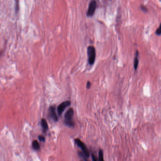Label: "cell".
Returning a JSON list of instances; mask_svg holds the SVG:
<instances>
[{
	"mask_svg": "<svg viewBox=\"0 0 161 161\" xmlns=\"http://www.w3.org/2000/svg\"><path fill=\"white\" fill-rule=\"evenodd\" d=\"M87 54L89 63L91 65L94 64L96 58V51L94 47L89 46L87 48Z\"/></svg>",
	"mask_w": 161,
	"mask_h": 161,
	"instance_id": "cell-2",
	"label": "cell"
},
{
	"mask_svg": "<svg viewBox=\"0 0 161 161\" xmlns=\"http://www.w3.org/2000/svg\"><path fill=\"white\" fill-rule=\"evenodd\" d=\"M99 161H104V158H103V152L102 150H100L99 151Z\"/></svg>",
	"mask_w": 161,
	"mask_h": 161,
	"instance_id": "cell-11",
	"label": "cell"
},
{
	"mask_svg": "<svg viewBox=\"0 0 161 161\" xmlns=\"http://www.w3.org/2000/svg\"><path fill=\"white\" fill-rule=\"evenodd\" d=\"M156 35L159 36L161 35V23L160 25L159 26V28L156 30V32H155Z\"/></svg>",
	"mask_w": 161,
	"mask_h": 161,
	"instance_id": "cell-12",
	"label": "cell"
},
{
	"mask_svg": "<svg viewBox=\"0 0 161 161\" xmlns=\"http://www.w3.org/2000/svg\"><path fill=\"white\" fill-rule=\"evenodd\" d=\"M139 52L138 51H136L135 53V56L134 59V68L135 70H136L138 68L139 65Z\"/></svg>",
	"mask_w": 161,
	"mask_h": 161,
	"instance_id": "cell-7",
	"label": "cell"
},
{
	"mask_svg": "<svg viewBox=\"0 0 161 161\" xmlns=\"http://www.w3.org/2000/svg\"><path fill=\"white\" fill-rule=\"evenodd\" d=\"M38 139H39V140L41 141L44 142L45 140V138L43 136H38Z\"/></svg>",
	"mask_w": 161,
	"mask_h": 161,
	"instance_id": "cell-14",
	"label": "cell"
},
{
	"mask_svg": "<svg viewBox=\"0 0 161 161\" xmlns=\"http://www.w3.org/2000/svg\"><path fill=\"white\" fill-rule=\"evenodd\" d=\"M97 7V3L95 1H92L89 4V8L87 11V15L89 17L93 15Z\"/></svg>",
	"mask_w": 161,
	"mask_h": 161,
	"instance_id": "cell-4",
	"label": "cell"
},
{
	"mask_svg": "<svg viewBox=\"0 0 161 161\" xmlns=\"http://www.w3.org/2000/svg\"><path fill=\"white\" fill-rule=\"evenodd\" d=\"M32 147L34 150H39L40 148L39 142L37 140H33L32 143Z\"/></svg>",
	"mask_w": 161,
	"mask_h": 161,
	"instance_id": "cell-9",
	"label": "cell"
},
{
	"mask_svg": "<svg viewBox=\"0 0 161 161\" xmlns=\"http://www.w3.org/2000/svg\"><path fill=\"white\" fill-rule=\"evenodd\" d=\"M140 8L141 9L142 11H143V12H144L147 13V11H148V9H147V8L145 6L143 5V4H142V5H140Z\"/></svg>",
	"mask_w": 161,
	"mask_h": 161,
	"instance_id": "cell-13",
	"label": "cell"
},
{
	"mask_svg": "<svg viewBox=\"0 0 161 161\" xmlns=\"http://www.w3.org/2000/svg\"><path fill=\"white\" fill-rule=\"evenodd\" d=\"M49 114L50 118L53 119L54 122H57L58 120V117L56 112L55 108L54 106H51L49 110Z\"/></svg>",
	"mask_w": 161,
	"mask_h": 161,
	"instance_id": "cell-6",
	"label": "cell"
},
{
	"mask_svg": "<svg viewBox=\"0 0 161 161\" xmlns=\"http://www.w3.org/2000/svg\"><path fill=\"white\" fill-rule=\"evenodd\" d=\"M91 86V83L89 81H88L87 82V88H90Z\"/></svg>",
	"mask_w": 161,
	"mask_h": 161,
	"instance_id": "cell-16",
	"label": "cell"
},
{
	"mask_svg": "<svg viewBox=\"0 0 161 161\" xmlns=\"http://www.w3.org/2000/svg\"><path fill=\"white\" fill-rule=\"evenodd\" d=\"M74 110L72 108H70L67 111L65 115V123L69 127L74 126V122L73 120V117L74 115Z\"/></svg>",
	"mask_w": 161,
	"mask_h": 161,
	"instance_id": "cell-1",
	"label": "cell"
},
{
	"mask_svg": "<svg viewBox=\"0 0 161 161\" xmlns=\"http://www.w3.org/2000/svg\"><path fill=\"white\" fill-rule=\"evenodd\" d=\"M75 143L78 145V147L81 148L83 154L86 156L87 157H89L90 156V152L86 145L79 139H75Z\"/></svg>",
	"mask_w": 161,
	"mask_h": 161,
	"instance_id": "cell-3",
	"label": "cell"
},
{
	"mask_svg": "<svg viewBox=\"0 0 161 161\" xmlns=\"http://www.w3.org/2000/svg\"><path fill=\"white\" fill-rule=\"evenodd\" d=\"M71 104V102L69 101H65L64 102L60 103L58 107V112L59 116H60L62 114L63 112L65 109L69 106Z\"/></svg>",
	"mask_w": 161,
	"mask_h": 161,
	"instance_id": "cell-5",
	"label": "cell"
},
{
	"mask_svg": "<svg viewBox=\"0 0 161 161\" xmlns=\"http://www.w3.org/2000/svg\"><path fill=\"white\" fill-rule=\"evenodd\" d=\"M41 125H42V128H43V131L44 132L47 131L48 130V125L47 122H46V119H42V120H41Z\"/></svg>",
	"mask_w": 161,
	"mask_h": 161,
	"instance_id": "cell-8",
	"label": "cell"
},
{
	"mask_svg": "<svg viewBox=\"0 0 161 161\" xmlns=\"http://www.w3.org/2000/svg\"><path fill=\"white\" fill-rule=\"evenodd\" d=\"M92 161H97V160L96 156L94 155H92Z\"/></svg>",
	"mask_w": 161,
	"mask_h": 161,
	"instance_id": "cell-15",
	"label": "cell"
},
{
	"mask_svg": "<svg viewBox=\"0 0 161 161\" xmlns=\"http://www.w3.org/2000/svg\"><path fill=\"white\" fill-rule=\"evenodd\" d=\"M79 155L81 158V161H88L87 159V157L83 154V153L79 152Z\"/></svg>",
	"mask_w": 161,
	"mask_h": 161,
	"instance_id": "cell-10",
	"label": "cell"
}]
</instances>
